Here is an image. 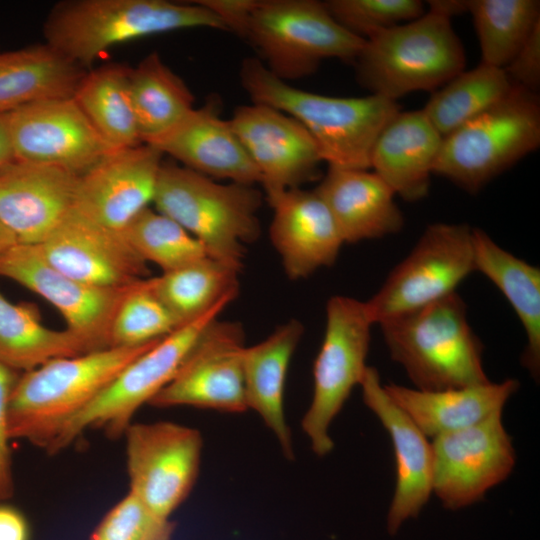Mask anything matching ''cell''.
<instances>
[{"mask_svg": "<svg viewBox=\"0 0 540 540\" xmlns=\"http://www.w3.org/2000/svg\"><path fill=\"white\" fill-rule=\"evenodd\" d=\"M245 39L269 72L285 82L314 74L325 59L354 63L365 42L316 0H261Z\"/></svg>", "mask_w": 540, "mask_h": 540, "instance_id": "cell-8", "label": "cell"}, {"mask_svg": "<svg viewBox=\"0 0 540 540\" xmlns=\"http://www.w3.org/2000/svg\"><path fill=\"white\" fill-rule=\"evenodd\" d=\"M129 86L140 140L144 144L170 131L194 108L192 92L157 52L130 68Z\"/></svg>", "mask_w": 540, "mask_h": 540, "instance_id": "cell-32", "label": "cell"}, {"mask_svg": "<svg viewBox=\"0 0 540 540\" xmlns=\"http://www.w3.org/2000/svg\"><path fill=\"white\" fill-rule=\"evenodd\" d=\"M14 160L5 114H0V169Z\"/></svg>", "mask_w": 540, "mask_h": 540, "instance_id": "cell-45", "label": "cell"}, {"mask_svg": "<svg viewBox=\"0 0 540 540\" xmlns=\"http://www.w3.org/2000/svg\"><path fill=\"white\" fill-rule=\"evenodd\" d=\"M393 361L422 391H441L489 381L483 346L455 292L378 324Z\"/></svg>", "mask_w": 540, "mask_h": 540, "instance_id": "cell-3", "label": "cell"}, {"mask_svg": "<svg viewBox=\"0 0 540 540\" xmlns=\"http://www.w3.org/2000/svg\"><path fill=\"white\" fill-rule=\"evenodd\" d=\"M180 323L156 295L152 279L133 284L119 306L110 333L111 347H138L158 341Z\"/></svg>", "mask_w": 540, "mask_h": 540, "instance_id": "cell-37", "label": "cell"}, {"mask_svg": "<svg viewBox=\"0 0 540 540\" xmlns=\"http://www.w3.org/2000/svg\"><path fill=\"white\" fill-rule=\"evenodd\" d=\"M273 209L269 239L291 280L335 263L345 244L329 209L313 190L289 189L266 197Z\"/></svg>", "mask_w": 540, "mask_h": 540, "instance_id": "cell-22", "label": "cell"}, {"mask_svg": "<svg viewBox=\"0 0 540 540\" xmlns=\"http://www.w3.org/2000/svg\"><path fill=\"white\" fill-rule=\"evenodd\" d=\"M481 62L504 69L540 23L538 0H468Z\"/></svg>", "mask_w": 540, "mask_h": 540, "instance_id": "cell-35", "label": "cell"}, {"mask_svg": "<svg viewBox=\"0 0 540 540\" xmlns=\"http://www.w3.org/2000/svg\"><path fill=\"white\" fill-rule=\"evenodd\" d=\"M303 333V324L290 319L261 342L245 346L242 356L247 408L258 413L290 460L294 449L285 418L284 391L288 367Z\"/></svg>", "mask_w": 540, "mask_h": 540, "instance_id": "cell-26", "label": "cell"}, {"mask_svg": "<svg viewBox=\"0 0 540 540\" xmlns=\"http://www.w3.org/2000/svg\"><path fill=\"white\" fill-rule=\"evenodd\" d=\"M62 273L99 287H124L147 278V263L122 231L105 227L72 209L38 244Z\"/></svg>", "mask_w": 540, "mask_h": 540, "instance_id": "cell-19", "label": "cell"}, {"mask_svg": "<svg viewBox=\"0 0 540 540\" xmlns=\"http://www.w3.org/2000/svg\"><path fill=\"white\" fill-rule=\"evenodd\" d=\"M512 87L504 69L481 62L434 91L422 110L444 138L496 105Z\"/></svg>", "mask_w": 540, "mask_h": 540, "instance_id": "cell-34", "label": "cell"}, {"mask_svg": "<svg viewBox=\"0 0 540 540\" xmlns=\"http://www.w3.org/2000/svg\"><path fill=\"white\" fill-rule=\"evenodd\" d=\"M196 2L214 13L222 21L226 30L245 38L251 17L261 0H197Z\"/></svg>", "mask_w": 540, "mask_h": 540, "instance_id": "cell-42", "label": "cell"}, {"mask_svg": "<svg viewBox=\"0 0 540 540\" xmlns=\"http://www.w3.org/2000/svg\"><path fill=\"white\" fill-rule=\"evenodd\" d=\"M122 233L146 262L168 272L208 257L203 245L170 217L150 207L140 212Z\"/></svg>", "mask_w": 540, "mask_h": 540, "instance_id": "cell-36", "label": "cell"}, {"mask_svg": "<svg viewBox=\"0 0 540 540\" xmlns=\"http://www.w3.org/2000/svg\"><path fill=\"white\" fill-rule=\"evenodd\" d=\"M148 145L210 178L261 184V175L230 121L220 116L216 99L194 107L174 128Z\"/></svg>", "mask_w": 540, "mask_h": 540, "instance_id": "cell-23", "label": "cell"}, {"mask_svg": "<svg viewBox=\"0 0 540 540\" xmlns=\"http://www.w3.org/2000/svg\"><path fill=\"white\" fill-rule=\"evenodd\" d=\"M130 68L109 63L89 69L74 101L113 150L141 144L129 86Z\"/></svg>", "mask_w": 540, "mask_h": 540, "instance_id": "cell-31", "label": "cell"}, {"mask_svg": "<svg viewBox=\"0 0 540 540\" xmlns=\"http://www.w3.org/2000/svg\"><path fill=\"white\" fill-rule=\"evenodd\" d=\"M229 304L223 302L181 325L133 359L59 431L47 452L58 453L89 428H102L111 438L123 435L135 412L173 379L206 329Z\"/></svg>", "mask_w": 540, "mask_h": 540, "instance_id": "cell-9", "label": "cell"}, {"mask_svg": "<svg viewBox=\"0 0 540 540\" xmlns=\"http://www.w3.org/2000/svg\"><path fill=\"white\" fill-rule=\"evenodd\" d=\"M0 276L51 303L63 316L66 330L83 343L86 352L111 347L113 319L134 284L124 287L86 284L52 266L38 245L21 243L0 254Z\"/></svg>", "mask_w": 540, "mask_h": 540, "instance_id": "cell-13", "label": "cell"}, {"mask_svg": "<svg viewBox=\"0 0 540 540\" xmlns=\"http://www.w3.org/2000/svg\"><path fill=\"white\" fill-rule=\"evenodd\" d=\"M373 325L365 301L342 295L327 301L324 338L313 366V396L301 420L317 456L333 449L330 426L365 375Z\"/></svg>", "mask_w": 540, "mask_h": 540, "instance_id": "cell-10", "label": "cell"}, {"mask_svg": "<svg viewBox=\"0 0 540 540\" xmlns=\"http://www.w3.org/2000/svg\"><path fill=\"white\" fill-rule=\"evenodd\" d=\"M314 191L329 209L344 243L382 238L403 228L395 193L374 171L328 166Z\"/></svg>", "mask_w": 540, "mask_h": 540, "instance_id": "cell-24", "label": "cell"}, {"mask_svg": "<svg viewBox=\"0 0 540 540\" xmlns=\"http://www.w3.org/2000/svg\"><path fill=\"white\" fill-rule=\"evenodd\" d=\"M443 142L423 110H401L385 125L372 148L370 168L406 201L427 196Z\"/></svg>", "mask_w": 540, "mask_h": 540, "instance_id": "cell-25", "label": "cell"}, {"mask_svg": "<svg viewBox=\"0 0 540 540\" xmlns=\"http://www.w3.org/2000/svg\"><path fill=\"white\" fill-rule=\"evenodd\" d=\"M17 244L13 233L0 221V254Z\"/></svg>", "mask_w": 540, "mask_h": 540, "instance_id": "cell-46", "label": "cell"}, {"mask_svg": "<svg viewBox=\"0 0 540 540\" xmlns=\"http://www.w3.org/2000/svg\"><path fill=\"white\" fill-rule=\"evenodd\" d=\"M158 341L57 358L20 374L9 405L10 438L46 449L127 364Z\"/></svg>", "mask_w": 540, "mask_h": 540, "instance_id": "cell-5", "label": "cell"}, {"mask_svg": "<svg viewBox=\"0 0 540 540\" xmlns=\"http://www.w3.org/2000/svg\"><path fill=\"white\" fill-rule=\"evenodd\" d=\"M360 386L363 402L387 430L393 445L396 485L386 522L393 536L407 520L419 515L432 494V445L388 395L376 368L367 367Z\"/></svg>", "mask_w": 540, "mask_h": 540, "instance_id": "cell-20", "label": "cell"}, {"mask_svg": "<svg viewBox=\"0 0 540 540\" xmlns=\"http://www.w3.org/2000/svg\"><path fill=\"white\" fill-rule=\"evenodd\" d=\"M86 69L45 42L0 52V114L59 98H72Z\"/></svg>", "mask_w": 540, "mask_h": 540, "instance_id": "cell-29", "label": "cell"}, {"mask_svg": "<svg viewBox=\"0 0 540 540\" xmlns=\"http://www.w3.org/2000/svg\"><path fill=\"white\" fill-rule=\"evenodd\" d=\"M192 28L226 30L214 13L196 1L71 0L52 8L43 32L46 44L88 70L118 44Z\"/></svg>", "mask_w": 540, "mask_h": 540, "instance_id": "cell-2", "label": "cell"}, {"mask_svg": "<svg viewBox=\"0 0 540 540\" xmlns=\"http://www.w3.org/2000/svg\"><path fill=\"white\" fill-rule=\"evenodd\" d=\"M29 523L17 508L0 503V540H30Z\"/></svg>", "mask_w": 540, "mask_h": 540, "instance_id": "cell-43", "label": "cell"}, {"mask_svg": "<svg viewBox=\"0 0 540 540\" xmlns=\"http://www.w3.org/2000/svg\"><path fill=\"white\" fill-rule=\"evenodd\" d=\"M354 64L361 86L397 102L408 93L442 87L465 70L466 55L451 19L426 10L367 37Z\"/></svg>", "mask_w": 540, "mask_h": 540, "instance_id": "cell-6", "label": "cell"}, {"mask_svg": "<svg viewBox=\"0 0 540 540\" xmlns=\"http://www.w3.org/2000/svg\"><path fill=\"white\" fill-rule=\"evenodd\" d=\"M427 10L452 18L468 12V0H432L427 1Z\"/></svg>", "mask_w": 540, "mask_h": 540, "instance_id": "cell-44", "label": "cell"}, {"mask_svg": "<svg viewBox=\"0 0 540 540\" xmlns=\"http://www.w3.org/2000/svg\"><path fill=\"white\" fill-rule=\"evenodd\" d=\"M152 203L195 237L208 257L239 271L246 245L260 235L263 195L254 185L220 183L163 161Z\"/></svg>", "mask_w": 540, "mask_h": 540, "instance_id": "cell-4", "label": "cell"}, {"mask_svg": "<svg viewBox=\"0 0 540 540\" xmlns=\"http://www.w3.org/2000/svg\"><path fill=\"white\" fill-rule=\"evenodd\" d=\"M510 81L536 93L540 86V23L504 68Z\"/></svg>", "mask_w": 540, "mask_h": 540, "instance_id": "cell-41", "label": "cell"}, {"mask_svg": "<svg viewBox=\"0 0 540 540\" xmlns=\"http://www.w3.org/2000/svg\"><path fill=\"white\" fill-rule=\"evenodd\" d=\"M323 3L341 26L363 39L415 20L426 12V4L420 0H328Z\"/></svg>", "mask_w": 540, "mask_h": 540, "instance_id": "cell-38", "label": "cell"}, {"mask_svg": "<svg viewBox=\"0 0 540 540\" xmlns=\"http://www.w3.org/2000/svg\"><path fill=\"white\" fill-rule=\"evenodd\" d=\"M239 270L205 257L152 277L156 295L180 325L204 315L239 293Z\"/></svg>", "mask_w": 540, "mask_h": 540, "instance_id": "cell-33", "label": "cell"}, {"mask_svg": "<svg viewBox=\"0 0 540 540\" xmlns=\"http://www.w3.org/2000/svg\"><path fill=\"white\" fill-rule=\"evenodd\" d=\"M502 413L433 438L432 493L446 509L482 500L512 473L516 454Z\"/></svg>", "mask_w": 540, "mask_h": 540, "instance_id": "cell-14", "label": "cell"}, {"mask_svg": "<svg viewBox=\"0 0 540 540\" xmlns=\"http://www.w3.org/2000/svg\"><path fill=\"white\" fill-rule=\"evenodd\" d=\"M19 376L18 371L0 364V501L11 498L14 491L8 414Z\"/></svg>", "mask_w": 540, "mask_h": 540, "instance_id": "cell-40", "label": "cell"}, {"mask_svg": "<svg viewBox=\"0 0 540 540\" xmlns=\"http://www.w3.org/2000/svg\"><path fill=\"white\" fill-rule=\"evenodd\" d=\"M79 175L12 160L0 169V221L17 243L41 244L73 209Z\"/></svg>", "mask_w": 540, "mask_h": 540, "instance_id": "cell-21", "label": "cell"}, {"mask_svg": "<svg viewBox=\"0 0 540 540\" xmlns=\"http://www.w3.org/2000/svg\"><path fill=\"white\" fill-rule=\"evenodd\" d=\"M539 145V97L513 84L496 105L443 138L434 174L477 193Z\"/></svg>", "mask_w": 540, "mask_h": 540, "instance_id": "cell-7", "label": "cell"}, {"mask_svg": "<svg viewBox=\"0 0 540 540\" xmlns=\"http://www.w3.org/2000/svg\"><path fill=\"white\" fill-rule=\"evenodd\" d=\"M124 435L129 492L156 514L169 518L197 480L202 451L200 432L158 421L131 423Z\"/></svg>", "mask_w": 540, "mask_h": 540, "instance_id": "cell-12", "label": "cell"}, {"mask_svg": "<svg viewBox=\"0 0 540 540\" xmlns=\"http://www.w3.org/2000/svg\"><path fill=\"white\" fill-rule=\"evenodd\" d=\"M244 348V330L238 322L215 320L173 379L149 404L159 408L192 406L226 413L246 411Z\"/></svg>", "mask_w": 540, "mask_h": 540, "instance_id": "cell-15", "label": "cell"}, {"mask_svg": "<svg viewBox=\"0 0 540 540\" xmlns=\"http://www.w3.org/2000/svg\"><path fill=\"white\" fill-rule=\"evenodd\" d=\"M175 523L129 492L97 525L90 540H171Z\"/></svg>", "mask_w": 540, "mask_h": 540, "instance_id": "cell-39", "label": "cell"}, {"mask_svg": "<svg viewBox=\"0 0 540 540\" xmlns=\"http://www.w3.org/2000/svg\"><path fill=\"white\" fill-rule=\"evenodd\" d=\"M162 162L163 154L144 143L110 151L79 175L73 208L122 231L153 202Z\"/></svg>", "mask_w": 540, "mask_h": 540, "instance_id": "cell-18", "label": "cell"}, {"mask_svg": "<svg viewBox=\"0 0 540 540\" xmlns=\"http://www.w3.org/2000/svg\"><path fill=\"white\" fill-rule=\"evenodd\" d=\"M87 353L68 330L46 327L36 305L9 301L0 291V364L31 371L51 360Z\"/></svg>", "mask_w": 540, "mask_h": 540, "instance_id": "cell-30", "label": "cell"}, {"mask_svg": "<svg viewBox=\"0 0 540 540\" xmlns=\"http://www.w3.org/2000/svg\"><path fill=\"white\" fill-rule=\"evenodd\" d=\"M475 270L473 228L429 225L410 253L365 305L374 324L409 313L456 292Z\"/></svg>", "mask_w": 540, "mask_h": 540, "instance_id": "cell-11", "label": "cell"}, {"mask_svg": "<svg viewBox=\"0 0 540 540\" xmlns=\"http://www.w3.org/2000/svg\"><path fill=\"white\" fill-rule=\"evenodd\" d=\"M519 386L518 380L509 378L441 391H422L394 383L384 388L426 437L435 438L503 412Z\"/></svg>", "mask_w": 540, "mask_h": 540, "instance_id": "cell-27", "label": "cell"}, {"mask_svg": "<svg viewBox=\"0 0 540 540\" xmlns=\"http://www.w3.org/2000/svg\"><path fill=\"white\" fill-rule=\"evenodd\" d=\"M475 270L505 296L526 334L521 364L538 380L540 374V270L500 247L486 232L473 228Z\"/></svg>", "mask_w": 540, "mask_h": 540, "instance_id": "cell-28", "label": "cell"}, {"mask_svg": "<svg viewBox=\"0 0 540 540\" xmlns=\"http://www.w3.org/2000/svg\"><path fill=\"white\" fill-rule=\"evenodd\" d=\"M239 76L253 103L280 110L307 129L328 166L369 169L377 137L400 111L396 101L374 94L332 97L298 89L270 73L259 58L244 59Z\"/></svg>", "mask_w": 540, "mask_h": 540, "instance_id": "cell-1", "label": "cell"}, {"mask_svg": "<svg viewBox=\"0 0 540 540\" xmlns=\"http://www.w3.org/2000/svg\"><path fill=\"white\" fill-rule=\"evenodd\" d=\"M5 116L15 160L81 175L113 150L73 98L32 103Z\"/></svg>", "mask_w": 540, "mask_h": 540, "instance_id": "cell-16", "label": "cell"}, {"mask_svg": "<svg viewBox=\"0 0 540 540\" xmlns=\"http://www.w3.org/2000/svg\"><path fill=\"white\" fill-rule=\"evenodd\" d=\"M261 175L265 198L319 177L320 150L307 129L271 106H239L229 120Z\"/></svg>", "mask_w": 540, "mask_h": 540, "instance_id": "cell-17", "label": "cell"}]
</instances>
